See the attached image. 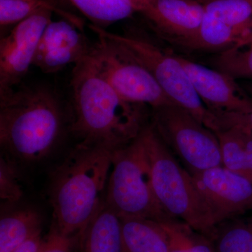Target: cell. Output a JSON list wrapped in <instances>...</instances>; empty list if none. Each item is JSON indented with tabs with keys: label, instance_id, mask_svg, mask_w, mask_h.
<instances>
[{
	"label": "cell",
	"instance_id": "cell-15",
	"mask_svg": "<svg viewBox=\"0 0 252 252\" xmlns=\"http://www.w3.org/2000/svg\"><path fill=\"white\" fill-rule=\"evenodd\" d=\"M126 252H169L170 239L162 222L144 217H121Z\"/></svg>",
	"mask_w": 252,
	"mask_h": 252
},
{
	"label": "cell",
	"instance_id": "cell-9",
	"mask_svg": "<svg viewBox=\"0 0 252 252\" xmlns=\"http://www.w3.org/2000/svg\"><path fill=\"white\" fill-rule=\"evenodd\" d=\"M191 175L215 227L252 212V182L246 177L222 165Z\"/></svg>",
	"mask_w": 252,
	"mask_h": 252
},
{
	"label": "cell",
	"instance_id": "cell-7",
	"mask_svg": "<svg viewBox=\"0 0 252 252\" xmlns=\"http://www.w3.org/2000/svg\"><path fill=\"white\" fill-rule=\"evenodd\" d=\"M89 28L97 36L93 44L91 57L123 98L131 103L147 106L152 110L175 104L148 69L126 48L104 35L97 26L91 24Z\"/></svg>",
	"mask_w": 252,
	"mask_h": 252
},
{
	"label": "cell",
	"instance_id": "cell-3",
	"mask_svg": "<svg viewBox=\"0 0 252 252\" xmlns=\"http://www.w3.org/2000/svg\"><path fill=\"white\" fill-rule=\"evenodd\" d=\"M112 149L77 144L51 174V228L66 236H81L105 202Z\"/></svg>",
	"mask_w": 252,
	"mask_h": 252
},
{
	"label": "cell",
	"instance_id": "cell-11",
	"mask_svg": "<svg viewBox=\"0 0 252 252\" xmlns=\"http://www.w3.org/2000/svg\"><path fill=\"white\" fill-rule=\"evenodd\" d=\"M175 54V53H174ZM202 102L210 112H245L252 109L250 96L230 76L175 54Z\"/></svg>",
	"mask_w": 252,
	"mask_h": 252
},
{
	"label": "cell",
	"instance_id": "cell-31",
	"mask_svg": "<svg viewBox=\"0 0 252 252\" xmlns=\"http://www.w3.org/2000/svg\"><path fill=\"white\" fill-rule=\"evenodd\" d=\"M199 1H201V2H203V4H205V3L207 2V1H211V0H199Z\"/></svg>",
	"mask_w": 252,
	"mask_h": 252
},
{
	"label": "cell",
	"instance_id": "cell-22",
	"mask_svg": "<svg viewBox=\"0 0 252 252\" xmlns=\"http://www.w3.org/2000/svg\"><path fill=\"white\" fill-rule=\"evenodd\" d=\"M170 239L169 252H216L213 240L183 220L162 222Z\"/></svg>",
	"mask_w": 252,
	"mask_h": 252
},
{
	"label": "cell",
	"instance_id": "cell-27",
	"mask_svg": "<svg viewBox=\"0 0 252 252\" xmlns=\"http://www.w3.org/2000/svg\"><path fill=\"white\" fill-rule=\"evenodd\" d=\"M231 126H237L241 131L244 144H245V150H246L247 157H248L249 167H250V173H251L252 178V132L244 126L239 125Z\"/></svg>",
	"mask_w": 252,
	"mask_h": 252
},
{
	"label": "cell",
	"instance_id": "cell-19",
	"mask_svg": "<svg viewBox=\"0 0 252 252\" xmlns=\"http://www.w3.org/2000/svg\"><path fill=\"white\" fill-rule=\"evenodd\" d=\"M235 217L215 227L212 240L216 252H252V214Z\"/></svg>",
	"mask_w": 252,
	"mask_h": 252
},
{
	"label": "cell",
	"instance_id": "cell-24",
	"mask_svg": "<svg viewBox=\"0 0 252 252\" xmlns=\"http://www.w3.org/2000/svg\"><path fill=\"white\" fill-rule=\"evenodd\" d=\"M17 164L9 157L1 154L0 158V198L1 201L14 205L23 197Z\"/></svg>",
	"mask_w": 252,
	"mask_h": 252
},
{
	"label": "cell",
	"instance_id": "cell-25",
	"mask_svg": "<svg viewBox=\"0 0 252 252\" xmlns=\"http://www.w3.org/2000/svg\"><path fill=\"white\" fill-rule=\"evenodd\" d=\"M79 235L66 236L51 228L36 252H73L79 246Z\"/></svg>",
	"mask_w": 252,
	"mask_h": 252
},
{
	"label": "cell",
	"instance_id": "cell-17",
	"mask_svg": "<svg viewBox=\"0 0 252 252\" xmlns=\"http://www.w3.org/2000/svg\"><path fill=\"white\" fill-rule=\"evenodd\" d=\"M92 25L105 29L112 23L142 12L149 0H68Z\"/></svg>",
	"mask_w": 252,
	"mask_h": 252
},
{
	"label": "cell",
	"instance_id": "cell-21",
	"mask_svg": "<svg viewBox=\"0 0 252 252\" xmlns=\"http://www.w3.org/2000/svg\"><path fill=\"white\" fill-rule=\"evenodd\" d=\"M220 142L222 166L252 182L241 131L237 126L215 132Z\"/></svg>",
	"mask_w": 252,
	"mask_h": 252
},
{
	"label": "cell",
	"instance_id": "cell-20",
	"mask_svg": "<svg viewBox=\"0 0 252 252\" xmlns=\"http://www.w3.org/2000/svg\"><path fill=\"white\" fill-rule=\"evenodd\" d=\"M205 9L207 14L240 32L243 40L252 34V0H211L205 3Z\"/></svg>",
	"mask_w": 252,
	"mask_h": 252
},
{
	"label": "cell",
	"instance_id": "cell-29",
	"mask_svg": "<svg viewBox=\"0 0 252 252\" xmlns=\"http://www.w3.org/2000/svg\"><path fill=\"white\" fill-rule=\"evenodd\" d=\"M251 41H252V33L250 35H249L246 39H244L242 42H240L238 46H234V47H242V46L246 45V44H248V43L251 42Z\"/></svg>",
	"mask_w": 252,
	"mask_h": 252
},
{
	"label": "cell",
	"instance_id": "cell-13",
	"mask_svg": "<svg viewBox=\"0 0 252 252\" xmlns=\"http://www.w3.org/2000/svg\"><path fill=\"white\" fill-rule=\"evenodd\" d=\"M92 46L74 23L66 19L51 21L41 35L33 65L46 74L56 73L85 59Z\"/></svg>",
	"mask_w": 252,
	"mask_h": 252
},
{
	"label": "cell",
	"instance_id": "cell-6",
	"mask_svg": "<svg viewBox=\"0 0 252 252\" xmlns=\"http://www.w3.org/2000/svg\"><path fill=\"white\" fill-rule=\"evenodd\" d=\"M99 29L138 60L174 104L187 110L214 132L218 130L216 115L202 102L174 53L163 49L143 33L129 31L114 34L103 28Z\"/></svg>",
	"mask_w": 252,
	"mask_h": 252
},
{
	"label": "cell",
	"instance_id": "cell-10",
	"mask_svg": "<svg viewBox=\"0 0 252 252\" xmlns=\"http://www.w3.org/2000/svg\"><path fill=\"white\" fill-rule=\"evenodd\" d=\"M54 11L42 9L26 18L0 41V92L21 84L33 65L38 44Z\"/></svg>",
	"mask_w": 252,
	"mask_h": 252
},
{
	"label": "cell",
	"instance_id": "cell-30",
	"mask_svg": "<svg viewBox=\"0 0 252 252\" xmlns=\"http://www.w3.org/2000/svg\"><path fill=\"white\" fill-rule=\"evenodd\" d=\"M247 94L250 96V99H251L252 102V84H249L247 86Z\"/></svg>",
	"mask_w": 252,
	"mask_h": 252
},
{
	"label": "cell",
	"instance_id": "cell-1",
	"mask_svg": "<svg viewBox=\"0 0 252 252\" xmlns=\"http://www.w3.org/2000/svg\"><path fill=\"white\" fill-rule=\"evenodd\" d=\"M70 130L78 144L115 150L135 140L149 125L147 106L123 98L89 55L74 65L70 81Z\"/></svg>",
	"mask_w": 252,
	"mask_h": 252
},
{
	"label": "cell",
	"instance_id": "cell-2",
	"mask_svg": "<svg viewBox=\"0 0 252 252\" xmlns=\"http://www.w3.org/2000/svg\"><path fill=\"white\" fill-rule=\"evenodd\" d=\"M65 116L59 95L44 84L0 92V144L16 164L44 160L62 138Z\"/></svg>",
	"mask_w": 252,
	"mask_h": 252
},
{
	"label": "cell",
	"instance_id": "cell-16",
	"mask_svg": "<svg viewBox=\"0 0 252 252\" xmlns=\"http://www.w3.org/2000/svg\"><path fill=\"white\" fill-rule=\"evenodd\" d=\"M42 217L30 207L16 209L1 217L0 252H11L34 235L41 233Z\"/></svg>",
	"mask_w": 252,
	"mask_h": 252
},
{
	"label": "cell",
	"instance_id": "cell-18",
	"mask_svg": "<svg viewBox=\"0 0 252 252\" xmlns=\"http://www.w3.org/2000/svg\"><path fill=\"white\" fill-rule=\"evenodd\" d=\"M243 34L205 11L196 36L189 43L187 49L220 50L236 46L243 40Z\"/></svg>",
	"mask_w": 252,
	"mask_h": 252
},
{
	"label": "cell",
	"instance_id": "cell-26",
	"mask_svg": "<svg viewBox=\"0 0 252 252\" xmlns=\"http://www.w3.org/2000/svg\"><path fill=\"white\" fill-rule=\"evenodd\" d=\"M215 114L217 119L218 130L231 126L239 125L247 127L252 132V109L245 112L217 113Z\"/></svg>",
	"mask_w": 252,
	"mask_h": 252
},
{
	"label": "cell",
	"instance_id": "cell-23",
	"mask_svg": "<svg viewBox=\"0 0 252 252\" xmlns=\"http://www.w3.org/2000/svg\"><path fill=\"white\" fill-rule=\"evenodd\" d=\"M215 69L233 79L252 80V41L242 47L220 51L212 60Z\"/></svg>",
	"mask_w": 252,
	"mask_h": 252
},
{
	"label": "cell",
	"instance_id": "cell-5",
	"mask_svg": "<svg viewBox=\"0 0 252 252\" xmlns=\"http://www.w3.org/2000/svg\"><path fill=\"white\" fill-rule=\"evenodd\" d=\"M105 203L120 217H144L160 222L175 219L158 201L140 135L125 147L113 150Z\"/></svg>",
	"mask_w": 252,
	"mask_h": 252
},
{
	"label": "cell",
	"instance_id": "cell-12",
	"mask_svg": "<svg viewBox=\"0 0 252 252\" xmlns=\"http://www.w3.org/2000/svg\"><path fill=\"white\" fill-rule=\"evenodd\" d=\"M140 14L159 36L186 48L198 33L205 4L199 0H149Z\"/></svg>",
	"mask_w": 252,
	"mask_h": 252
},
{
	"label": "cell",
	"instance_id": "cell-28",
	"mask_svg": "<svg viewBox=\"0 0 252 252\" xmlns=\"http://www.w3.org/2000/svg\"><path fill=\"white\" fill-rule=\"evenodd\" d=\"M41 233L34 235L11 252H36L42 243Z\"/></svg>",
	"mask_w": 252,
	"mask_h": 252
},
{
	"label": "cell",
	"instance_id": "cell-4",
	"mask_svg": "<svg viewBox=\"0 0 252 252\" xmlns=\"http://www.w3.org/2000/svg\"><path fill=\"white\" fill-rule=\"evenodd\" d=\"M140 136L150 162L152 184L158 201L172 218L183 220L212 239L215 226L191 174L177 161L151 122Z\"/></svg>",
	"mask_w": 252,
	"mask_h": 252
},
{
	"label": "cell",
	"instance_id": "cell-8",
	"mask_svg": "<svg viewBox=\"0 0 252 252\" xmlns=\"http://www.w3.org/2000/svg\"><path fill=\"white\" fill-rule=\"evenodd\" d=\"M151 124L190 174L222 165L216 133L185 109L175 104L153 109Z\"/></svg>",
	"mask_w": 252,
	"mask_h": 252
},
{
	"label": "cell",
	"instance_id": "cell-14",
	"mask_svg": "<svg viewBox=\"0 0 252 252\" xmlns=\"http://www.w3.org/2000/svg\"><path fill=\"white\" fill-rule=\"evenodd\" d=\"M80 252H126L122 219L104 202L81 233Z\"/></svg>",
	"mask_w": 252,
	"mask_h": 252
}]
</instances>
